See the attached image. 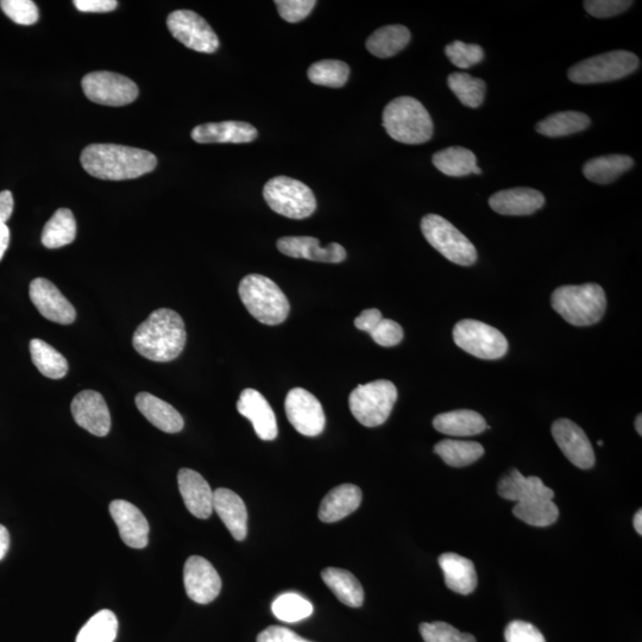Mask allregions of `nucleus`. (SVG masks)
Returning <instances> with one entry per match:
<instances>
[{"mask_svg": "<svg viewBox=\"0 0 642 642\" xmlns=\"http://www.w3.org/2000/svg\"><path fill=\"white\" fill-rule=\"evenodd\" d=\"M80 161L94 178L111 181L137 179L157 166L156 156L150 151L118 144H91L84 149Z\"/></svg>", "mask_w": 642, "mask_h": 642, "instance_id": "obj_1", "label": "nucleus"}, {"mask_svg": "<svg viewBox=\"0 0 642 642\" xmlns=\"http://www.w3.org/2000/svg\"><path fill=\"white\" fill-rule=\"evenodd\" d=\"M187 341L184 320L169 308H160L137 327L132 345L135 350L153 362H171L181 355Z\"/></svg>", "mask_w": 642, "mask_h": 642, "instance_id": "obj_2", "label": "nucleus"}, {"mask_svg": "<svg viewBox=\"0 0 642 642\" xmlns=\"http://www.w3.org/2000/svg\"><path fill=\"white\" fill-rule=\"evenodd\" d=\"M382 125L394 141L404 144H423L433 136L430 113L419 100L400 97L392 100L383 111Z\"/></svg>", "mask_w": 642, "mask_h": 642, "instance_id": "obj_3", "label": "nucleus"}, {"mask_svg": "<svg viewBox=\"0 0 642 642\" xmlns=\"http://www.w3.org/2000/svg\"><path fill=\"white\" fill-rule=\"evenodd\" d=\"M239 298L256 320L264 325H279L288 318L291 305L281 288L267 276L250 274L239 283Z\"/></svg>", "mask_w": 642, "mask_h": 642, "instance_id": "obj_4", "label": "nucleus"}, {"mask_svg": "<svg viewBox=\"0 0 642 642\" xmlns=\"http://www.w3.org/2000/svg\"><path fill=\"white\" fill-rule=\"evenodd\" d=\"M551 305L569 324L590 326L604 316L607 308L606 293L596 283L581 286H563L552 294Z\"/></svg>", "mask_w": 642, "mask_h": 642, "instance_id": "obj_5", "label": "nucleus"}, {"mask_svg": "<svg viewBox=\"0 0 642 642\" xmlns=\"http://www.w3.org/2000/svg\"><path fill=\"white\" fill-rule=\"evenodd\" d=\"M396 400L398 389L394 383L377 380L352 390L349 406L358 423L365 427H377L386 423Z\"/></svg>", "mask_w": 642, "mask_h": 642, "instance_id": "obj_6", "label": "nucleus"}, {"mask_svg": "<svg viewBox=\"0 0 642 642\" xmlns=\"http://www.w3.org/2000/svg\"><path fill=\"white\" fill-rule=\"evenodd\" d=\"M639 66L637 55L626 50H614L578 62L569 69L568 77L579 85L604 84L628 77Z\"/></svg>", "mask_w": 642, "mask_h": 642, "instance_id": "obj_7", "label": "nucleus"}, {"mask_svg": "<svg viewBox=\"0 0 642 642\" xmlns=\"http://www.w3.org/2000/svg\"><path fill=\"white\" fill-rule=\"evenodd\" d=\"M263 197L270 209L291 219L311 217L317 210V199L311 188L288 176L269 180L263 188Z\"/></svg>", "mask_w": 642, "mask_h": 642, "instance_id": "obj_8", "label": "nucleus"}, {"mask_svg": "<svg viewBox=\"0 0 642 642\" xmlns=\"http://www.w3.org/2000/svg\"><path fill=\"white\" fill-rule=\"evenodd\" d=\"M421 231L426 241L452 263L468 267L477 261L475 245L455 225L438 214H427L421 219Z\"/></svg>", "mask_w": 642, "mask_h": 642, "instance_id": "obj_9", "label": "nucleus"}, {"mask_svg": "<svg viewBox=\"0 0 642 642\" xmlns=\"http://www.w3.org/2000/svg\"><path fill=\"white\" fill-rule=\"evenodd\" d=\"M453 341L481 360H499L507 354L508 342L502 333L482 321L464 319L453 329Z\"/></svg>", "mask_w": 642, "mask_h": 642, "instance_id": "obj_10", "label": "nucleus"}, {"mask_svg": "<svg viewBox=\"0 0 642 642\" xmlns=\"http://www.w3.org/2000/svg\"><path fill=\"white\" fill-rule=\"evenodd\" d=\"M81 86L91 102L106 106L129 105L135 102L140 93L134 81L112 72L87 74Z\"/></svg>", "mask_w": 642, "mask_h": 642, "instance_id": "obj_11", "label": "nucleus"}, {"mask_svg": "<svg viewBox=\"0 0 642 642\" xmlns=\"http://www.w3.org/2000/svg\"><path fill=\"white\" fill-rule=\"evenodd\" d=\"M167 27L176 40L198 53L212 54L219 48V39L203 17L190 10L172 12Z\"/></svg>", "mask_w": 642, "mask_h": 642, "instance_id": "obj_12", "label": "nucleus"}, {"mask_svg": "<svg viewBox=\"0 0 642 642\" xmlns=\"http://www.w3.org/2000/svg\"><path fill=\"white\" fill-rule=\"evenodd\" d=\"M285 409L289 423L302 436L317 437L323 433L326 424L323 406L308 390L304 388L289 390Z\"/></svg>", "mask_w": 642, "mask_h": 642, "instance_id": "obj_13", "label": "nucleus"}, {"mask_svg": "<svg viewBox=\"0 0 642 642\" xmlns=\"http://www.w3.org/2000/svg\"><path fill=\"white\" fill-rule=\"evenodd\" d=\"M184 583L188 597L195 603L209 604L222 590V579L209 560L193 556L187 559Z\"/></svg>", "mask_w": 642, "mask_h": 642, "instance_id": "obj_14", "label": "nucleus"}, {"mask_svg": "<svg viewBox=\"0 0 642 642\" xmlns=\"http://www.w3.org/2000/svg\"><path fill=\"white\" fill-rule=\"evenodd\" d=\"M552 436L565 457L579 469L595 465V452L587 434L574 421L559 419L552 425Z\"/></svg>", "mask_w": 642, "mask_h": 642, "instance_id": "obj_15", "label": "nucleus"}, {"mask_svg": "<svg viewBox=\"0 0 642 642\" xmlns=\"http://www.w3.org/2000/svg\"><path fill=\"white\" fill-rule=\"evenodd\" d=\"M30 299L42 316L54 323L69 325L77 318L75 308L59 288L47 279L39 278L30 283Z\"/></svg>", "mask_w": 642, "mask_h": 642, "instance_id": "obj_16", "label": "nucleus"}, {"mask_svg": "<svg viewBox=\"0 0 642 642\" xmlns=\"http://www.w3.org/2000/svg\"><path fill=\"white\" fill-rule=\"evenodd\" d=\"M71 411L75 423L97 437H105L111 430L109 407L102 394L84 390L75 396Z\"/></svg>", "mask_w": 642, "mask_h": 642, "instance_id": "obj_17", "label": "nucleus"}, {"mask_svg": "<svg viewBox=\"0 0 642 642\" xmlns=\"http://www.w3.org/2000/svg\"><path fill=\"white\" fill-rule=\"evenodd\" d=\"M109 509L124 544L131 549H144L148 545L150 528L140 509L124 500L112 501Z\"/></svg>", "mask_w": 642, "mask_h": 642, "instance_id": "obj_18", "label": "nucleus"}, {"mask_svg": "<svg viewBox=\"0 0 642 642\" xmlns=\"http://www.w3.org/2000/svg\"><path fill=\"white\" fill-rule=\"evenodd\" d=\"M238 412L251 421L258 438L272 442L279 434L275 413L264 396L253 388L244 389L237 402Z\"/></svg>", "mask_w": 642, "mask_h": 642, "instance_id": "obj_19", "label": "nucleus"}, {"mask_svg": "<svg viewBox=\"0 0 642 642\" xmlns=\"http://www.w3.org/2000/svg\"><path fill=\"white\" fill-rule=\"evenodd\" d=\"M278 249L283 255L316 262L341 263L346 258V250L341 244L330 243L323 248L319 239L314 237H282L278 241Z\"/></svg>", "mask_w": 642, "mask_h": 642, "instance_id": "obj_20", "label": "nucleus"}, {"mask_svg": "<svg viewBox=\"0 0 642 642\" xmlns=\"http://www.w3.org/2000/svg\"><path fill=\"white\" fill-rule=\"evenodd\" d=\"M178 483L188 511L195 518L209 519L213 513V492L205 478L197 471L181 469L178 474Z\"/></svg>", "mask_w": 642, "mask_h": 642, "instance_id": "obj_21", "label": "nucleus"}, {"mask_svg": "<svg viewBox=\"0 0 642 642\" xmlns=\"http://www.w3.org/2000/svg\"><path fill=\"white\" fill-rule=\"evenodd\" d=\"M489 205L502 216H531L543 209L545 197L533 188L518 187L493 194Z\"/></svg>", "mask_w": 642, "mask_h": 642, "instance_id": "obj_22", "label": "nucleus"}, {"mask_svg": "<svg viewBox=\"0 0 642 642\" xmlns=\"http://www.w3.org/2000/svg\"><path fill=\"white\" fill-rule=\"evenodd\" d=\"M497 493L502 499L516 503L553 500V497H555V492L546 487L539 477H525L516 469L502 478L499 486H497Z\"/></svg>", "mask_w": 642, "mask_h": 642, "instance_id": "obj_23", "label": "nucleus"}, {"mask_svg": "<svg viewBox=\"0 0 642 642\" xmlns=\"http://www.w3.org/2000/svg\"><path fill=\"white\" fill-rule=\"evenodd\" d=\"M213 511L218 514L237 541L247 538L248 511L245 503L236 493L226 488H219L213 492Z\"/></svg>", "mask_w": 642, "mask_h": 642, "instance_id": "obj_24", "label": "nucleus"}, {"mask_svg": "<svg viewBox=\"0 0 642 642\" xmlns=\"http://www.w3.org/2000/svg\"><path fill=\"white\" fill-rule=\"evenodd\" d=\"M193 141L207 143H250L256 140L258 132L253 125L245 122L228 121L207 123L194 128Z\"/></svg>", "mask_w": 642, "mask_h": 642, "instance_id": "obj_25", "label": "nucleus"}, {"mask_svg": "<svg viewBox=\"0 0 642 642\" xmlns=\"http://www.w3.org/2000/svg\"><path fill=\"white\" fill-rule=\"evenodd\" d=\"M362 502V490L354 484H342L332 489L319 507V519L325 524L341 521L357 511Z\"/></svg>", "mask_w": 642, "mask_h": 642, "instance_id": "obj_26", "label": "nucleus"}, {"mask_svg": "<svg viewBox=\"0 0 642 642\" xmlns=\"http://www.w3.org/2000/svg\"><path fill=\"white\" fill-rule=\"evenodd\" d=\"M439 565L444 572L445 584L453 593L469 595L477 587V572L470 559L457 553H444L439 557Z\"/></svg>", "mask_w": 642, "mask_h": 642, "instance_id": "obj_27", "label": "nucleus"}, {"mask_svg": "<svg viewBox=\"0 0 642 642\" xmlns=\"http://www.w3.org/2000/svg\"><path fill=\"white\" fill-rule=\"evenodd\" d=\"M135 401L138 411L159 430L166 433H178L184 428V418L168 402L149 393L137 394Z\"/></svg>", "mask_w": 642, "mask_h": 642, "instance_id": "obj_28", "label": "nucleus"}, {"mask_svg": "<svg viewBox=\"0 0 642 642\" xmlns=\"http://www.w3.org/2000/svg\"><path fill=\"white\" fill-rule=\"evenodd\" d=\"M433 427L451 437H472L490 428L480 413L470 409H458L437 415Z\"/></svg>", "mask_w": 642, "mask_h": 642, "instance_id": "obj_29", "label": "nucleus"}, {"mask_svg": "<svg viewBox=\"0 0 642 642\" xmlns=\"http://www.w3.org/2000/svg\"><path fill=\"white\" fill-rule=\"evenodd\" d=\"M434 167L452 178H462L470 174L481 175L477 167L476 155L471 150L463 147H450L438 151L432 157Z\"/></svg>", "mask_w": 642, "mask_h": 642, "instance_id": "obj_30", "label": "nucleus"}, {"mask_svg": "<svg viewBox=\"0 0 642 642\" xmlns=\"http://www.w3.org/2000/svg\"><path fill=\"white\" fill-rule=\"evenodd\" d=\"M324 583L337 599L351 608H360L364 602V590L358 579L344 569L326 568L321 572Z\"/></svg>", "mask_w": 642, "mask_h": 642, "instance_id": "obj_31", "label": "nucleus"}, {"mask_svg": "<svg viewBox=\"0 0 642 642\" xmlns=\"http://www.w3.org/2000/svg\"><path fill=\"white\" fill-rule=\"evenodd\" d=\"M633 166L632 157L626 155L600 156L585 163L583 174L594 184L608 185L618 180L623 173L631 171Z\"/></svg>", "mask_w": 642, "mask_h": 642, "instance_id": "obj_32", "label": "nucleus"}, {"mask_svg": "<svg viewBox=\"0 0 642 642\" xmlns=\"http://www.w3.org/2000/svg\"><path fill=\"white\" fill-rule=\"evenodd\" d=\"M409 41H411V31L404 25H387L376 30L369 37L367 49L376 58L388 59L404 50Z\"/></svg>", "mask_w": 642, "mask_h": 642, "instance_id": "obj_33", "label": "nucleus"}, {"mask_svg": "<svg viewBox=\"0 0 642 642\" xmlns=\"http://www.w3.org/2000/svg\"><path fill=\"white\" fill-rule=\"evenodd\" d=\"M77 222L71 210L60 209L53 214L42 232V243L48 249H59L74 242Z\"/></svg>", "mask_w": 642, "mask_h": 642, "instance_id": "obj_34", "label": "nucleus"}, {"mask_svg": "<svg viewBox=\"0 0 642 642\" xmlns=\"http://www.w3.org/2000/svg\"><path fill=\"white\" fill-rule=\"evenodd\" d=\"M590 118L578 111L555 113L537 124L535 130L546 137H564L577 134L590 127Z\"/></svg>", "mask_w": 642, "mask_h": 642, "instance_id": "obj_35", "label": "nucleus"}, {"mask_svg": "<svg viewBox=\"0 0 642 642\" xmlns=\"http://www.w3.org/2000/svg\"><path fill=\"white\" fill-rule=\"evenodd\" d=\"M31 360L43 376L48 379L60 380L68 373V362L60 352L42 339L30 342Z\"/></svg>", "mask_w": 642, "mask_h": 642, "instance_id": "obj_36", "label": "nucleus"}, {"mask_svg": "<svg viewBox=\"0 0 642 642\" xmlns=\"http://www.w3.org/2000/svg\"><path fill=\"white\" fill-rule=\"evenodd\" d=\"M434 452L453 468L468 467L484 455L483 446L476 442L446 439L434 446Z\"/></svg>", "mask_w": 642, "mask_h": 642, "instance_id": "obj_37", "label": "nucleus"}, {"mask_svg": "<svg viewBox=\"0 0 642 642\" xmlns=\"http://www.w3.org/2000/svg\"><path fill=\"white\" fill-rule=\"evenodd\" d=\"M118 620L109 609L100 610L80 629L75 642H113L117 638Z\"/></svg>", "mask_w": 642, "mask_h": 642, "instance_id": "obj_38", "label": "nucleus"}, {"mask_svg": "<svg viewBox=\"0 0 642 642\" xmlns=\"http://www.w3.org/2000/svg\"><path fill=\"white\" fill-rule=\"evenodd\" d=\"M513 514L527 525L547 527L558 520L559 509L553 500H537L516 503Z\"/></svg>", "mask_w": 642, "mask_h": 642, "instance_id": "obj_39", "label": "nucleus"}, {"mask_svg": "<svg viewBox=\"0 0 642 642\" xmlns=\"http://www.w3.org/2000/svg\"><path fill=\"white\" fill-rule=\"evenodd\" d=\"M448 85L461 103L470 109H478L486 97V83L480 78H472L468 73L450 74Z\"/></svg>", "mask_w": 642, "mask_h": 642, "instance_id": "obj_40", "label": "nucleus"}, {"mask_svg": "<svg viewBox=\"0 0 642 642\" xmlns=\"http://www.w3.org/2000/svg\"><path fill=\"white\" fill-rule=\"evenodd\" d=\"M308 79L312 84L331 88H341L350 77V68L343 61H318L308 68Z\"/></svg>", "mask_w": 642, "mask_h": 642, "instance_id": "obj_41", "label": "nucleus"}, {"mask_svg": "<svg viewBox=\"0 0 642 642\" xmlns=\"http://www.w3.org/2000/svg\"><path fill=\"white\" fill-rule=\"evenodd\" d=\"M272 610L280 621L294 623L310 618L314 609L305 597L297 593H286L276 597Z\"/></svg>", "mask_w": 642, "mask_h": 642, "instance_id": "obj_42", "label": "nucleus"}, {"mask_svg": "<svg viewBox=\"0 0 642 642\" xmlns=\"http://www.w3.org/2000/svg\"><path fill=\"white\" fill-rule=\"evenodd\" d=\"M420 634L425 642H477L474 635L459 632L446 622L421 623Z\"/></svg>", "mask_w": 642, "mask_h": 642, "instance_id": "obj_43", "label": "nucleus"}, {"mask_svg": "<svg viewBox=\"0 0 642 642\" xmlns=\"http://www.w3.org/2000/svg\"><path fill=\"white\" fill-rule=\"evenodd\" d=\"M445 54L449 60L458 68L468 69L480 64L484 59V52L478 44H467L462 41H455L445 48Z\"/></svg>", "mask_w": 642, "mask_h": 642, "instance_id": "obj_44", "label": "nucleus"}, {"mask_svg": "<svg viewBox=\"0 0 642 642\" xmlns=\"http://www.w3.org/2000/svg\"><path fill=\"white\" fill-rule=\"evenodd\" d=\"M4 14L20 25H33L40 18V11L31 0H2L0 2Z\"/></svg>", "mask_w": 642, "mask_h": 642, "instance_id": "obj_45", "label": "nucleus"}, {"mask_svg": "<svg viewBox=\"0 0 642 642\" xmlns=\"http://www.w3.org/2000/svg\"><path fill=\"white\" fill-rule=\"evenodd\" d=\"M275 5L282 20L288 23H299L310 16L317 2L314 0H276Z\"/></svg>", "mask_w": 642, "mask_h": 642, "instance_id": "obj_46", "label": "nucleus"}, {"mask_svg": "<svg viewBox=\"0 0 642 642\" xmlns=\"http://www.w3.org/2000/svg\"><path fill=\"white\" fill-rule=\"evenodd\" d=\"M376 344L383 348H392L404 339V330L400 324L392 319H382L375 329L369 333Z\"/></svg>", "mask_w": 642, "mask_h": 642, "instance_id": "obj_47", "label": "nucleus"}, {"mask_svg": "<svg viewBox=\"0 0 642 642\" xmlns=\"http://www.w3.org/2000/svg\"><path fill=\"white\" fill-rule=\"evenodd\" d=\"M627 0H587L584 2V9L588 14L596 18H609L622 14L633 5Z\"/></svg>", "mask_w": 642, "mask_h": 642, "instance_id": "obj_48", "label": "nucleus"}, {"mask_svg": "<svg viewBox=\"0 0 642 642\" xmlns=\"http://www.w3.org/2000/svg\"><path fill=\"white\" fill-rule=\"evenodd\" d=\"M506 642H546L539 629L525 621L509 623L505 631Z\"/></svg>", "mask_w": 642, "mask_h": 642, "instance_id": "obj_49", "label": "nucleus"}, {"mask_svg": "<svg viewBox=\"0 0 642 642\" xmlns=\"http://www.w3.org/2000/svg\"><path fill=\"white\" fill-rule=\"evenodd\" d=\"M257 642H313L306 640L286 627L270 626L258 635Z\"/></svg>", "mask_w": 642, "mask_h": 642, "instance_id": "obj_50", "label": "nucleus"}, {"mask_svg": "<svg viewBox=\"0 0 642 642\" xmlns=\"http://www.w3.org/2000/svg\"><path fill=\"white\" fill-rule=\"evenodd\" d=\"M73 4L81 12H111L118 8L116 0H74Z\"/></svg>", "mask_w": 642, "mask_h": 642, "instance_id": "obj_51", "label": "nucleus"}, {"mask_svg": "<svg viewBox=\"0 0 642 642\" xmlns=\"http://www.w3.org/2000/svg\"><path fill=\"white\" fill-rule=\"evenodd\" d=\"M382 319L381 311L377 310V308H370V310L363 311L355 319V326L358 330L370 333Z\"/></svg>", "mask_w": 642, "mask_h": 642, "instance_id": "obj_52", "label": "nucleus"}, {"mask_svg": "<svg viewBox=\"0 0 642 642\" xmlns=\"http://www.w3.org/2000/svg\"><path fill=\"white\" fill-rule=\"evenodd\" d=\"M14 195L10 191L0 193V223L6 224L14 212Z\"/></svg>", "mask_w": 642, "mask_h": 642, "instance_id": "obj_53", "label": "nucleus"}, {"mask_svg": "<svg viewBox=\"0 0 642 642\" xmlns=\"http://www.w3.org/2000/svg\"><path fill=\"white\" fill-rule=\"evenodd\" d=\"M10 244V230L6 224L0 223V261L8 250Z\"/></svg>", "mask_w": 642, "mask_h": 642, "instance_id": "obj_54", "label": "nucleus"}, {"mask_svg": "<svg viewBox=\"0 0 642 642\" xmlns=\"http://www.w3.org/2000/svg\"><path fill=\"white\" fill-rule=\"evenodd\" d=\"M10 547V534L6 530V527L0 525V560L4 559L8 555Z\"/></svg>", "mask_w": 642, "mask_h": 642, "instance_id": "obj_55", "label": "nucleus"}, {"mask_svg": "<svg viewBox=\"0 0 642 642\" xmlns=\"http://www.w3.org/2000/svg\"><path fill=\"white\" fill-rule=\"evenodd\" d=\"M633 524H634L635 531H637L639 535H642V512H641V509H640V511L637 512V514L634 515Z\"/></svg>", "mask_w": 642, "mask_h": 642, "instance_id": "obj_56", "label": "nucleus"}, {"mask_svg": "<svg viewBox=\"0 0 642 642\" xmlns=\"http://www.w3.org/2000/svg\"><path fill=\"white\" fill-rule=\"evenodd\" d=\"M641 423H642V417H641V414H640L639 417L637 418V420H635V430H637V432L640 434V436L642 434V426H641L642 424Z\"/></svg>", "mask_w": 642, "mask_h": 642, "instance_id": "obj_57", "label": "nucleus"}, {"mask_svg": "<svg viewBox=\"0 0 642 642\" xmlns=\"http://www.w3.org/2000/svg\"><path fill=\"white\" fill-rule=\"evenodd\" d=\"M597 444H599L600 446H602V445H603V442H599V443H597Z\"/></svg>", "mask_w": 642, "mask_h": 642, "instance_id": "obj_58", "label": "nucleus"}]
</instances>
